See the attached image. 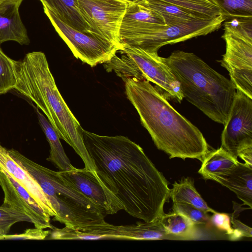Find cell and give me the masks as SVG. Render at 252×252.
<instances>
[{
	"mask_svg": "<svg viewBox=\"0 0 252 252\" xmlns=\"http://www.w3.org/2000/svg\"><path fill=\"white\" fill-rule=\"evenodd\" d=\"M83 137L95 174L124 210L145 222L160 218L170 189L143 149L122 135L103 136L83 129Z\"/></svg>",
	"mask_w": 252,
	"mask_h": 252,
	"instance_id": "6da1fadb",
	"label": "cell"
},
{
	"mask_svg": "<svg viewBox=\"0 0 252 252\" xmlns=\"http://www.w3.org/2000/svg\"><path fill=\"white\" fill-rule=\"evenodd\" d=\"M39 0L43 6L67 25L79 31L91 34L90 29L79 10L77 0Z\"/></svg>",
	"mask_w": 252,
	"mask_h": 252,
	"instance_id": "e0dca14e",
	"label": "cell"
},
{
	"mask_svg": "<svg viewBox=\"0 0 252 252\" xmlns=\"http://www.w3.org/2000/svg\"><path fill=\"white\" fill-rule=\"evenodd\" d=\"M238 162L229 153L221 147L210 151L205 156L198 173L205 179L212 178L228 171Z\"/></svg>",
	"mask_w": 252,
	"mask_h": 252,
	"instance_id": "ffe728a7",
	"label": "cell"
},
{
	"mask_svg": "<svg viewBox=\"0 0 252 252\" xmlns=\"http://www.w3.org/2000/svg\"><path fill=\"white\" fill-rule=\"evenodd\" d=\"M50 231L35 227L34 228L27 229L21 234L5 235L3 240H44L49 235Z\"/></svg>",
	"mask_w": 252,
	"mask_h": 252,
	"instance_id": "4dcf8cb0",
	"label": "cell"
},
{
	"mask_svg": "<svg viewBox=\"0 0 252 252\" xmlns=\"http://www.w3.org/2000/svg\"><path fill=\"white\" fill-rule=\"evenodd\" d=\"M221 146L234 158L252 147V98L236 89L221 135Z\"/></svg>",
	"mask_w": 252,
	"mask_h": 252,
	"instance_id": "30bf717a",
	"label": "cell"
},
{
	"mask_svg": "<svg viewBox=\"0 0 252 252\" xmlns=\"http://www.w3.org/2000/svg\"><path fill=\"white\" fill-rule=\"evenodd\" d=\"M0 186L4 193L2 204L25 214L35 227H54L50 223V217L29 193L0 166Z\"/></svg>",
	"mask_w": 252,
	"mask_h": 252,
	"instance_id": "4fadbf2b",
	"label": "cell"
},
{
	"mask_svg": "<svg viewBox=\"0 0 252 252\" xmlns=\"http://www.w3.org/2000/svg\"><path fill=\"white\" fill-rule=\"evenodd\" d=\"M224 30L252 42V17H235L225 19Z\"/></svg>",
	"mask_w": 252,
	"mask_h": 252,
	"instance_id": "83f0119b",
	"label": "cell"
},
{
	"mask_svg": "<svg viewBox=\"0 0 252 252\" xmlns=\"http://www.w3.org/2000/svg\"><path fill=\"white\" fill-rule=\"evenodd\" d=\"M23 0H0V6L9 4H15L20 6Z\"/></svg>",
	"mask_w": 252,
	"mask_h": 252,
	"instance_id": "836d02e7",
	"label": "cell"
},
{
	"mask_svg": "<svg viewBox=\"0 0 252 252\" xmlns=\"http://www.w3.org/2000/svg\"><path fill=\"white\" fill-rule=\"evenodd\" d=\"M127 0L129 1V2H136L140 1H141L142 0Z\"/></svg>",
	"mask_w": 252,
	"mask_h": 252,
	"instance_id": "e575fe53",
	"label": "cell"
},
{
	"mask_svg": "<svg viewBox=\"0 0 252 252\" xmlns=\"http://www.w3.org/2000/svg\"><path fill=\"white\" fill-rule=\"evenodd\" d=\"M14 62L5 54L0 47V94L13 89L15 85Z\"/></svg>",
	"mask_w": 252,
	"mask_h": 252,
	"instance_id": "484cf974",
	"label": "cell"
},
{
	"mask_svg": "<svg viewBox=\"0 0 252 252\" xmlns=\"http://www.w3.org/2000/svg\"><path fill=\"white\" fill-rule=\"evenodd\" d=\"M121 48L103 66L108 72L113 71L125 82L127 79H145L167 100L181 103L184 98L180 84L165 58L158 52H149L140 48L121 43Z\"/></svg>",
	"mask_w": 252,
	"mask_h": 252,
	"instance_id": "8992f818",
	"label": "cell"
},
{
	"mask_svg": "<svg viewBox=\"0 0 252 252\" xmlns=\"http://www.w3.org/2000/svg\"><path fill=\"white\" fill-rule=\"evenodd\" d=\"M125 82L127 97L158 149L170 158H194L202 162L209 149L200 130L177 112L150 82L129 78Z\"/></svg>",
	"mask_w": 252,
	"mask_h": 252,
	"instance_id": "7a4b0ae2",
	"label": "cell"
},
{
	"mask_svg": "<svg viewBox=\"0 0 252 252\" xmlns=\"http://www.w3.org/2000/svg\"><path fill=\"white\" fill-rule=\"evenodd\" d=\"M16 84L13 89L34 102L43 113L59 138L75 150L85 167L95 168L84 143V129L69 109L55 83L44 53H27L15 61Z\"/></svg>",
	"mask_w": 252,
	"mask_h": 252,
	"instance_id": "3957f363",
	"label": "cell"
},
{
	"mask_svg": "<svg viewBox=\"0 0 252 252\" xmlns=\"http://www.w3.org/2000/svg\"><path fill=\"white\" fill-rule=\"evenodd\" d=\"M0 166L19 183L50 217L56 213L38 183L11 157L8 149L0 143Z\"/></svg>",
	"mask_w": 252,
	"mask_h": 252,
	"instance_id": "5bb4252c",
	"label": "cell"
},
{
	"mask_svg": "<svg viewBox=\"0 0 252 252\" xmlns=\"http://www.w3.org/2000/svg\"><path fill=\"white\" fill-rule=\"evenodd\" d=\"M221 38L226 49L221 65L236 89L252 98V42L224 30Z\"/></svg>",
	"mask_w": 252,
	"mask_h": 252,
	"instance_id": "8fae6325",
	"label": "cell"
},
{
	"mask_svg": "<svg viewBox=\"0 0 252 252\" xmlns=\"http://www.w3.org/2000/svg\"><path fill=\"white\" fill-rule=\"evenodd\" d=\"M234 230L236 231L239 239L242 237H251L252 236V228L236 219L233 216L230 220Z\"/></svg>",
	"mask_w": 252,
	"mask_h": 252,
	"instance_id": "1f68e13d",
	"label": "cell"
},
{
	"mask_svg": "<svg viewBox=\"0 0 252 252\" xmlns=\"http://www.w3.org/2000/svg\"><path fill=\"white\" fill-rule=\"evenodd\" d=\"M138 2L161 16L166 25L203 20L190 12L162 0H142Z\"/></svg>",
	"mask_w": 252,
	"mask_h": 252,
	"instance_id": "44dd1931",
	"label": "cell"
},
{
	"mask_svg": "<svg viewBox=\"0 0 252 252\" xmlns=\"http://www.w3.org/2000/svg\"><path fill=\"white\" fill-rule=\"evenodd\" d=\"M221 10L225 19L252 17V0H211Z\"/></svg>",
	"mask_w": 252,
	"mask_h": 252,
	"instance_id": "d4e9b609",
	"label": "cell"
},
{
	"mask_svg": "<svg viewBox=\"0 0 252 252\" xmlns=\"http://www.w3.org/2000/svg\"><path fill=\"white\" fill-rule=\"evenodd\" d=\"M148 24L166 25L156 12L138 2H129L121 26L120 35Z\"/></svg>",
	"mask_w": 252,
	"mask_h": 252,
	"instance_id": "d6986e66",
	"label": "cell"
},
{
	"mask_svg": "<svg viewBox=\"0 0 252 252\" xmlns=\"http://www.w3.org/2000/svg\"><path fill=\"white\" fill-rule=\"evenodd\" d=\"M225 20V17L221 15L211 20L178 25H147L121 36V41L149 52H158L164 45L206 35L218 30Z\"/></svg>",
	"mask_w": 252,
	"mask_h": 252,
	"instance_id": "52a82bcc",
	"label": "cell"
},
{
	"mask_svg": "<svg viewBox=\"0 0 252 252\" xmlns=\"http://www.w3.org/2000/svg\"><path fill=\"white\" fill-rule=\"evenodd\" d=\"M61 177L94 202L105 215H113L124 208L115 195L100 181L94 172L86 168L58 171Z\"/></svg>",
	"mask_w": 252,
	"mask_h": 252,
	"instance_id": "7c38bea8",
	"label": "cell"
},
{
	"mask_svg": "<svg viewBox=\"0 0 252 252\" xmlns=\"http://www.w3.org/2000/svg\"><path fill=\"white\" fill-rule=\"evenodd\" d=\"M234 192L244 205L252 208V166L238 161L224 174L212 178Z\"/></svg>",
	"mask_w": 252,
	"mask_h": 252,
	"instance_id": "9a60e30c",
	"label": "cell"
},
{
	"mask_svg": "<svg viewBox=\"0 0 252 252\" xmlns=\"http://www.w3.org/2000/svg\"><path fill=\"white\" fill-rule=\"evenodd\" d=\"M19 7L15 4L0 6V45L8 41L29 44L30 40L20 16Z\"/></svg>",
	"mask_w": 252,
	"mask_h": 252,
	"instance_id": "2e32d148",
	"label": "cell"
},
{
	"mask_svg": "<svg viewBox=\"0 0 252 252\" xmlns=\"http://www.w3.org/2000/svg\"><path fill=\"white\" fill-rule=\"evenodd\" d=\"M159 220L166 232L177 240H191L196 237V224L181 213L174 211L164 213Z\"/></svg>",
	"mask_w": 252,
	"mask_h": 252,
	"instance_id": "603a6c76",
	"label": "cell"
},
{
	"mask_svg": "<svg viewBox=\"0 0 252 252\" xmlns=\"http://www.w3.org/2000/svg\"><path fill=\"white\" fill-rule=\"evenodd\" d=\"M238 157H240L245 163L252 166V147L242 150L238 153Z\"/></svg>",
	"mask_w": 252,
	"mask_h": 252,
	"instance_id": "d6a6232c",
	"label": "cell"
},
{
	"mask_svg": "<svg viewBox=\"0 0 252 252\" xmlns=\"http://www.w3.org/2000/svg\"><path fill=\"white\" fill-rule=\"evenodd\" d=\"M169 197L173 203L190 204L205 213H215L216 211L209 207L195 188L193 182L189 178L175 182L170 189Z\"/></svg>",
	"mask_w": 252,
	"mask_h": 252,
	"instance_id": "7402d4cb",
	"label": "cell"
},
{
	"mask_svg": "<svg viewBox=\"0 0 252 252\" xmlns=\"http://www.w3.org/2000/svg\"><path fill=\"white\" fill-rule=\"evenodd\" d=\"M162 0L177 5L190 12L201 20H211L223 15L219 6L211 0Z\"/></svg>",
	"mask_w": 252,
	"mask_h": 252,
	"instance_id": "cb8c5ba5",
	"label": "cell"
},
{
	"mask_svg": "<svg viewBox=\"0 0 252 252\" xmlns=\"http://www.w3.org/2000/svg\"><path fill=\"white\" fill-rule=\"evenodd\" d=\"M8 151L14 160L38 183L56 213L53 220L68 227L99 224L106 216L91 200L55 171L31 160L13 149Z\"/></svg>",
	"mask_w": 252,
	"mask_h": 252,
	"instance_id": "5b68a950",
	"label": "cell"
},
{
	"mask_svg": "<svg viewBox=\"0 0 252 252\" xmlns=\"http://www.w3.org/2000/svg\"><path fill=\"white\" fill-rule=\"evenodd\" d=\"M31 104L36 111L39 123L50 147V156L47 160L53 163L60 171H66L73 169L74 167L67 157L58 134L39 109L33 103Z\"/></svg>",
	"mask_w": 252,
	"mask_h": 252,
	"instance_id": "ac0fdd59",
	"label": "cell"
},
{
	"mask_svg": "<svg viewBox=\"0 0 252 252\" xmlns=\"http://www.w3.org/2000/svg\"><path fill=\"white\" fill-rule=\"evenodd\" d=\"M172 210L185 215L195 224L205 225L210 220L207 213L187 203H173Z\"/></svg>",
	"mask_w": 252,
	"mask_h": 252,
	"instance_id": "f1b7e54d",
	"label": "cell"
},
{
	"mask_svg": "<svg viewBox=\"0 0 252 252\" xmlns=\"http://www.w3.org/2000/svg\"><path fill=\"white\" fill-rule=\"evenodd\" d=\"M165 62L179 83L184 98L224 125L236 92L230 80L193 53L176 50Z\"/></svg>",
	"mask_w": 252,
	"mask_h": 252,
	"instance_id": "277c9868",
	"label": "cell"
},
{
	"mask_svg": "<svg viewBox=\"0 0 252 252\" xmlns=\"http://www.w3.org/2000/svg\"><path fill=\"white\" fill-rule=\"evenodd\" d=\"M32 220L25 214L11 207L2 204L0 206V240L8 234L11 227L15 223Z\"/></svg>",
	"mask_w": 252,
	"mask_h": 252,
	"instance_id": "4316f807",
	"label": "cell"
},
{
	"mask_svg": "<svg viewBox=\"0 0 252 252\" xmlns=\"http://www.w3.org/2000/svg\"><path fill=\"white\" fill-rule=\"evenodd\" d=\"M129 1L127 0H77L90 33L121 48L120 31Z\"/></svg>",
	"mask_w": 252,
	"mask_h": 252,
	"instance_id": "ba28073f",
	"label": "cell"
},
{
	"mask_svg": "<svg viewBox=\"0 0 252 252\" xmlns=\"http://www.w3.org/2000/svg\"><path fill=\"white\" fill-rule=\"evenodd\" d=\"M210 220L217 228L226 232L231 240H236V232L231 226L230 218L228 214L216 212L213 213Z\"/></svg>",
	"mask_w": 252,
	"mask_h": 252,
	"instance_id": "f546056e",
	"label": "cell"
},
{
	"mask_svg": "<svg viewBox=\"0 0 252 252\" xmlns=\"http://www.w3.org/2000/svg\"><path fill=\"white\" fill-rule=\"evenodd\" d=\"M43 9L55 30L75 57L91 67L109 61L120 50L119 47L108 41L72 28L46 7L43 6Z\"/></svg>",
	"mask_w": 252,
	"mask_h": 252,
	"instance_id": "9c48e42d",
	"label": "cell"
}]
</instances>
